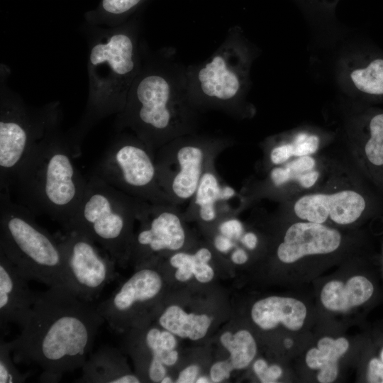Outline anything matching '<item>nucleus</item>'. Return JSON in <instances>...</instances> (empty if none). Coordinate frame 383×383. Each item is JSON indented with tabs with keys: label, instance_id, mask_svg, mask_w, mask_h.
Wrapping results in <instances>:
<instances>
[{
	"label": "nucleus",
	"instance_id": "obj_18",
	"mask_svg": "<svg viewBox=\"0 0 383 383\" xmlns=\"http://www.w3.org/2000/svg\"><path fill=\"white\" fill-rule=\"evenodd\" d=\"M347 88L372 102L383 103V55L366 52L350 59L343 71Z\"/></svg>",
	"mask_w": 383,
	"mask_h": 383
},
{
	"label": "nucleus",
	"instance_id": "obj_32",
	"mask_svg": "<svg viewBox=\"0 0 383 383\" xmlns=\"http://www.w3.org/2000/svg\"><path fill=\"white\" fill-rule=\"evenodd\" d=\"M233 370L234 369L228 360L219 361L211 366L210 377L213 382H221L229 378Z\"/></svg>",
	"mask_w": 383,
	"mask_h": 383
},
{
	"label": "nucleus",
	"instance_id": "obj_46",
	"mask_svg": "<svg viewBox=\"0 0 383 383\" xmlns=\"http://www.w3.org/2000/svg\"><path fill=\"white\" fill-rule=\"evenodd\" d=\"M284 345L287 348H290L292 345V340L290 339H286L284 341Z\"/></svg>",
	"mask_w": 383,
	"mask_h": 383
},
{
	"label": "nucleus",
	"instance_id": "obj_34",
	"mask_svg": "<svg viewBox=\"0 0 383 383\" xmlns=\"http://www.w3.org/2000/svg\"><path fill=\"white\" fill-rule=\"evenodd\" d=\"M367 379L369 382L383 383V362L377 358H372L368 365Z\"/></svg>",
	"mask_w": 383,
	"mask_h": 383
},
{
	"label": "nucleus",
	"instance_id": "obj_6",
	"mask_svg": "<svg viewBox=\"0 0 383 383\" xmlns=\"http://www.w3.org/2000/svg\"><path fill=\"white\" fill-rule=\"evenodd\" d=\"M0 250L28 280L67 287L57 238L38 224L28 208L13 202L5 189L0 192Z\"/></svg>",
	"mask_w": 383,
	"mask_h": 383
},
{
	"label": "nucleus",
	"instance_id": "obj_35",
	"mask_svg": "<svg viewBox=\"0 0 383 383\" xmlns=\"http://www.w3.org/2000/svg\"><path fill=\"white\" fill-rule=\"evenodd\" d=\"M270 179L274 186L279 187L291 180L289 170L284 167H275L270 172Z\"/></svg>",
	"mask_w": 383,
	"mask_h": 383
},
{
	"label": "nucleus",
	"instance_id": "obj_23",
	"mask_svg": "<svg viewBox=\"0 0 383 383\" xmlns=\"http://www.w3.org/2000/svg\"><path fill=\"white\" fill-rule=\"evenodd\" d=\"M317 345V348L307 352L306 362L311 369L320 370L317 375L319 382H333L338 373V360L348 350L349 343L345 338L334 340L324 337L319 340Z\"/></svg>",
	"mask_w": 383,
	"mask_h": 383
},
{
	"label": "nucleus",
	"instance_id": "obj_12",
	"mask_svg": "<svg viewBox=\"0 0 383 383\" xmlns=\"http://www.w3.org/2000/svg\"><path fill=\"white\" fill-rule=\"evenodd\" d=\"M184 213L171 203H150L137 200L136 221L131 256L139 262L166 251H178L187 240Z\"/></svg>",
	"mask_w": 383,
	"mask_h": 383
},
{
	"label": "nucleus",
	"instance_id": "obj_31",
	"mask_svg": "<svg viewBox=\"0 0 383 383\" xmlns=\"http://www.w3.org/2000/svg\"><path fill=\"white\" fill-rule=\"evenodd\" d=\"M293 156V148L290 142L278 145L272 148L270 160L273 165H281Z\"/></svg>",
	"mask_w": 383,
	"mask_h": 383
},
{
	"label": "nucleus",
	"instance_id": "obj_27",
	"mask_svg": "<svg viewBox=\"0 0 383 383\" xmlns=\"http://www.w3.org/2000/svg\"><path fill=\"white\" fill-rule=\"evenodd\" d=\"M12 352L9 344L4 340L0 341V383L24 382L28 374L21 372L15 366L12 359Z\"/></svg>",
	"mask_w": 383,
	"mask_h": 383
},
{
	"label": "nucleus",
	"instance_id": "obj_30",
	"mask_svg": "<svg viewBox=\"0 0 383 383\" xmlns=\"http://www.w3.org/2000/svg\"><path fill=\"white\" fill-rule=\"evenodd\" d=\"M315 165V160L309 155H306L291 161L285 167L290 171L291 180H296L299 175L313 170Z\"/></svg>",
	"mask_w": 383,
	"mask_h": 383
},
{
	"label": "nucleus",
	"instance_id": "obj_22",
	"mask_svg": "<svg viewBox=\"0 0 383 383\" xmlns=\"http://www.w3.org/2000/svg\"><path fill=\"white\" fill-rule=\"evenodd\" d=\"M361 129L364 157L377 182L383 183V107L367 110Z\"/></svg>",
	"mask_w": 383,
	"mask_h": 383
},
{
	"label": "nucleus",
	"instance_id": "obj_36",
	"mask_svg": "<svg viewBox=\"0 0 383 383\" xmlns=\"http://www.w3.org/2000/svg\"><path fill=\"white\" fill-rule=\"evenodd\" d=\"M282 368L277 365H273L270 367L267 366L257 377L262 382L272 383L276 382V380L282 375Z\"/></svg>",
	"mask_w": 383,
	"mask_h": 383
},
{
	"label": "nucleus",
	"instance_id": "obj_33",
	"mask_svg": "<svg viewBox=\"0 0 383 383\" xmlns=\"http://www.w3.org/2000/svg\"><path fill=\"white\" fill-rule=\"evenodd\" d=\"M218 230L223 235L231 240L239 238L243 233V226L237 219L230 218L223 221L218 225Z\"/></svg>",
	"mask_w": 383,
	"mask_h": 383
},
{
	"label": "nucleus",
	"instance_id": "obj_1",
	"mask_svg": "<svg viewBox=\"0 0 383 383\" xmlns=\"http://www.w3.org/2000/svg\"><path fill=\"white\" fill-rule=\"evenodd\" d=\"M105 321L96 306L65 286L38 293L20 335L9 342L17 363L35 364L40 382H58L64 373L82 368Z\"/></svg>",
	"mask_w": 383,
	"mask_h": 383
},
{
	"label": "nucleus",
	"instance_id": "obj_8",
	"mask_svg": "<svg viewBox=\"0 0 383 383\" xmlns=\"http://www.w3.org/2000/svg\"><path fill=\"white\" fill-rule=\"evenodd\" d=\"M10 69H0V188L9 190L34 145L61 123L59 101L41 106L28 105L8 85Z\"/></svg>",
	"mask_w": 383,
	"mask_h": 383
},
{
	"label": "nucleus",
	"instance_id": "obj_25",
	"mask_svg": "<svg viewBox=\"0 0 383 383\" xmlns=\"http://www.w3.org/2000/svg\"><path fill=\"white\" fill-rule=\"evenodd\" d=\"M149 0H101L99 5L84 15L89 25L102 27L120 26L135 14Z\"/></svg>",
	"mask_w": 383,
	"mask_h": 383
},
{
	"label": "nucleus",
	"instance_id": "obj_5",
	"mask_svg": "<svg viewBox=\"0 0 383 383\" xmlns=\"http://www.w3.org/2000/svg\"><path fill=\"white\" fill-rule=\"evenodd\" d=\"M257 54L242 29L231 27L206 60L185 67L187 95L193 107L199 112L212 110L231 117L247 116L246 97Z\"/></svg>",
	"mask_w": 383,
	"mask_h": 383
},
{
	"label": "nucleus",
	"instance_id": "obj_43",
	"mask_svg": "<svg viewBox=\"0 0 383 383\" xmlns=\"http://www.w3.org/2000/svg\"><path fill=\"white\" fill-rule=\"evenodd\" d=\"M267 366V363L265 360L259 359L255 362L253 365V370L255 373L259 376Z\"/></svg>",
	"mask_w": 383,
	"mask_h": 383
},
{
	"label": "nucleus",
	"instance_id": "obj_24",
	"mask_svg": "<svg viewBox=\"0 0 383 383\" xmlns=\"http://www.w3.org/2000/svg\"><path fill=\"white\" fill-rule=\"evenodd\" d=\"M160 326L181 338L192 340L205 336L211 323V318L206 314L187 313L176 305L167 307L159 316Z\"/></svg>",
	"mask_w": 383,
	"mask_h": 383
},
{
	"label": "nucleus",
	"instance_id": "obj_42",
	"mask_svg": "<svg viewBox=\"0 0 383 383\" xmlns=\"http://www.w3.org/2000/svg\"><path fill=\"white\" fill-rule=\"evenodd\" d=\"M241 242L250 250H253L256 248L257 243V238L253 233H247L241 238Z\"/></svg>",
	"mask_w": 383,
	"mask_h": 383
},
{
	"label": "nucleus",
	"instance_id": "obj_38",
	"mask_svg": "<svg viewBox=\"0 0 383 383\" xmlns=\"http://www.w3.org/2000/svg\"><path fill=\"white\" fill-rule=\"evenodd\" d=\"M213 245L218 251L226 253L234 246V243L231 238L220 234L214 238Z\"/></svg>",
	"mask_w": 383,
	"mask_h": 383
},
{
	"label": "nucleus",
	"instance_id": "obj_47",
	"mask_svg": "<svg viewBox=\"0 0 383 383\" xmlns=\"http://www.w3.org/2000/svg\"><path fill=\"white\" fill-rule=\"evenodd\" d=\"M380 356H381V360L383 362V349H382V350L381 352Z\"/></svg>",
	"mask_w": 383,
	"mask_h": 383
},
{
	"label": "nucleus",
	"instance_id": "obj_11",
	"mask_svg": "<svg viewBox=\"0 0 383 383\" xmlns=\"http://www.w3.org/2000/svg\"><path fill=\"white\" fill-rule=\"evenodd\" d=\"M57 236L64 260L67 284L77 296L92 302L115 277L116 262L102 254L96 242L84 233L63 228Z\"/></svg>",
	"mask_w": 383,
	"mask_h": 383
},
{
	"label": "nucleus",
	"instance_id": "obj_44",
	"mask_svg": "<svg viewBox=\"0 0 383 383\" xmlns=\"http://www.w3.org/2000/svg\"><path fill=\"white\" fill-rule=\"evenodd\" d=\"M195 382H196V383H207V382H209V380L206 377H200L199 378L196 379Z\"/></svg>",
	"mask_w": 383,
	"mask_h": 383
},
{
	"label": "nucleus",
	"instance_id": "obj_45",
	"mask_svg": "<svg viewBox=\"0 0 383 383\" xmlns=\"http://www.w3.org/2000/svg\"><path fill=\"white\" fill-rule=\"evenodd\" d=\"M172 382V379L167 376H165L162 380L161 381V383H171Z\"/></svg>",
	"mask_w": 383,
	"mask_h": 383
},
{
	"label": "nucleus",
	"instance_id": "obj_3",
	"mask_svg": "<svg viewBox=\"0 0 383 383\" xmlns=\"http://www.w3.org/2000/svg\"><path fill=\"white\" fill-rule=\"evenodd\" d=\"M88 98L84 112L66 135L74 157L87 133L102 119L119 113L140 71L145 43L138 15L116 27L87 23Z\"/></svg>",
	"mask_w": 383,
	"mask_h": 383
},
{
	"label": "nucleus",
	"instance_id": "obj_14",
	"mask_svg": "<svg viewBox=\"0 0 383 383\" xmlns=\"http://www.w3.org/2000/svg\"><path fill=\"white\" fill-rule=\"evenodd\" d=\"M367 207L365 197L354 190L333 194H313L299 198L294 206L295 214L306 221L323 223L328 219L340 225L357 221Z\"/></svg>",
	"mask_w": 383,
	"mask_h": 383
},
{
	"label": "nucleus",
	"instance_id": "obj_7",
	"mask_svg": "<svg viewBox=\"0 0 383 383\" xmlns=\"http://www.w3.org/2000/svg\"><path fill=\"white\" fill-rule=\"evenodd\" d=\"M137 200L92 174L70 222L63 228L84 233L122 265L131 255Z\"/></svg>",
	"mask_w": 383,
	"mask_h": 383
},
{
	"label": "nucleus",
	"instance_id": "obj_4",
	"mask_svg": "<svg viewBox=\"0 0 383 383\" xmlns=\"http://www.w3.org/2000/svg\"><path fill=\"white\" fill-rule=\"evenodd\" d=\"M74 157L59 124L34 145L13 182L23 205L48 215L62 228L70 222L87 184Z\"/></svg>",
	"mask_w": 383,
	"mask_h": 383
},
{
	"label": "nucleus",
	"instance_id": "obj_28",
	"mask_svg": "<svg viewBox=\"0 0 383 383\" xmlns=\"http://www.w3.org/2000/svg\"><path fill=\"white\" fill-rule=\"evenodd\" d=\"M290 143L293 155L302 157L314 153L318 148L320 139L316 134L301 131L292 137Z\"/></svg>",
	"mask_w": 383,
	"mask_h": 383
},
{
	"label": "nucleus",
	"instance_id": "obj_9",
	"mask_svg": "<svg viewBox=\"0 0 383 383\" xmlns=\"http://www.w3.org/2000/svg\"><path fill=\"white\" fill-rule=\"evenodd\" d=\"M231 145L230 138L196 132L156 150L158 182L170 202L178 206L187 204L206 169Z\"/></svg>",
	"mask_w": 383,
	"mask_h": 383
},
{
	"label": "nucleus",
	"instance_id": "obj_41",
	"mask_svg": "<svg viewBox=\"0 0 383 383\" xmlns=\"http://www.w3.org/2000/svg\"><path fill=\"white\" fill-rule=\"evenodd\" d=\"M231 258L235 264L242 265L247 262L248 256L244 250L238 248L233 252Z\"/></svg>",
	"mask_w": 383,
	"mask_h": 383
},
{
	"label": "nucleus",
	"instance_id": "obj_26",
	"mask_svg": "<svg viewBox=\"0 0 383 383\" xmlns=\"http://www.w3.org/2000/svg\"><path fill=\"white\" fill-rule=\"evenodd\" d=\"M220 340L231 354L227 360L234 370L246 367L256 355V343L251 333L246 330L238 331L234 334L225 332Z\"/></svg>",
	"mask_w": 383,
	"mask_h": 383
},
{
	"label": "nucleus",
	"instance_id": "obj_37",
	"mask_svg": "<svg viewBox=\"0 0 383 383\" xmlns=\"http://www.w3.org/2000/svg\"><path fill=\"white\" fill-rule=\"evenodd\" d=\"M199 368L196 365H192L180 372L176 381L177 383H192L196 382Z\"/></svg>",
	"mask_w": 383,
	"mask_h": 383
},
{
	"label": "nucleus",
	"instance_id": "obj_10",
	"mask_svg": "<svg viewBox=\"0 0 383 383\" xmlns=\"http://www.w3.org/2000/svg\"><path fill=\"white\" fill-rule=\"evenodd\" d=\"M94 174L135 199L170 203L158 182L155 151L131 132L118 133Z\"/></svg>",
	"mask_w": 383,
	"mask_h": 383
},
{
	"label": "nucleus",
	"instance_id": "obj_29",
	"mask_svg": "<svg viewBox=\"0 0 383 383\" xmlns=\"http://www.w3.org/2000/svg\"><path fill=\"white\" fill-rule=\"evenodd\" d=\"M192 271L193 275L199 282H209L214 276L213 268L209 265V262L200 260L195 252L192 253Z\"/></svg>",
	"mask_w": 383,
	"mask_h": 383
},
{
	"label": "nucleus",
	"instance_id": "obj_2",
	"mask_svg": "<svg viewBox=\"0 0 383 383\" xmlns=\"http://www.w3.org/2000/svg\"><path fill=\"white\" fill-rule=\"evenodd\" d=\"M185 67L167 49L151 52L144 45L142 67L116 117V131L130 130L154 151L196 133L199 112L188 98Z\"/></svg>",
	"mask_w": 383,
	"mask_h": 383
},
{
	"label": "nucleus",
	"instance_id": "obj_20",
	"mask_svg": "<svg viewBox=\"0 0 383 383\" xmlns=\"http://www.w3.org/2000/svg\"><path fill=\"white\" fill-rule=\"evenodd\" d=\"M81 383H139L140 379L131 373L120 352L104 345L91 354L82 367Z\"/></svg>",
	"mask_w": 383,
	"mask_h": 383
},
{
	"label": "nucleus",
	"instance_id": "obj_39",
	"mask_svg": "<svg viewBox=\"0 0 383 383\" xmlns=\"http://www.w3.org/2000/svg\"><path fill=\"white\" fill-rule=\"evenodd\" d=\"M318 177V172L316 170H311L299 175L297 177L296 181L301 187L304 188H309L316 182Z\"/></svg>",
	"mask_w": 383,
	"mask_h": 383
},
{
	"label": "nucleus",
	"instance_id": "obj_21",
	"mask_svg": "<svg viewBox=\"0 0 383 383\" xmlns=\"http://www.w3.org/2000/svg\"><path fill=\"white\" fill-rule=\"evenodd\" d=\"M373 292V285L366 277L355 276L345 284L340 281L328 282L321 290V300L331 311H345L364 304Z\"/></svg>",
	"mask_w": 383,
	"mask_h": 383
},
{
	"label": "nucleus",
	"instance_id": "obj_40",
	"mask_svg": "<svg viewBox=\"0 0 383 383\" xmlns=\"http://www.w3.org/2000/svg\"><path fill=\"white\" fill-rule=\"evenodd\" d=\"M161 345L165 350H172L176 346V340L173 333L168 331H161L160 335Z\"/></svg>",
	"mask_w": 383,
	"mask_h": 383
},
{
	"label": "nucleus",
	"instance_id": "obj_13",
	"mask_svg": "<svg viewBox=\"0 0 383 383\" xmlns=\"http://www.w3.org/2000/svg\"><path fill=\"white\" fill-rule=\"evenodd\" d=\"M162 286V278L157 270L140 268L115 293L101 302L97 311L111 328L123 331L140 318L143 306L158 297Z\"/></svg>",
	"mask_w": 383,
	"mask_h": 383
},
{
	"label": "nucleus",
	"instance_id": "obj_15",
	"mask_svg": "<svg viewBox=\"0 0 383 383\" xmlns=\"http://www.w3.org/2000/svg\"><path fill=\"white\" fill-rule=\"evenodd\" d=\"M28 281L0 250V326L3 332L8 323L22 328L28 321L38 296L29 288Z\"/></svg>",
	"mask_w": 383,
	"mask_h": 383
},
{
	"label": "nucleus",
	"instance_id": "obj_19",
	"mask_svg": "<svg viewBox=\"0 0 383 383\" xmlns=\"http://www.w3.org/2000/svg\"><path fill=\"white\" fill-rule=\"evenodd\" d=\"M251 316L264 330L272 329L281 323L291 331H298L304 325L306 308L296 299L272 296L255 302L252 307Z\"/></svg>",
	"mask_w": 383,
	"mask_h": 383
},
{
	"label": "nucleus",
	"instance_id": "obj_16",
	"mask_svg": "<svg viewBox=\"0 0 383 383\" xmlns=\"http://www.w3.org/2000/svg\"><path fill=\"white\" fill-rule=\"evenodd\" d=\"M340 233L323 223L299 222L287 230L277 256L284 263H292L306 255L328 254L340 245Z\"/></svg>",
	"mask_w": 383,
	"mask_h": 383
},
{
	"label": "nucleus",
	"instance_id": "obj_17",
	"mask_svg": "<svg viewBox=\"0 0 383 383\" xmlns=\"http://www.w3.org/2000/svg\"><path fill=\"white\" fill-rule=\"evenodd\" d=\"M235 196L236 192L222 182L213 162L204 173L184 215L185 218H196L204 223L214 222L219 218L220 213L225 215L233 210L230 201Z\"/></svg>",
	"mask_w": 383,
	"mask_h": 383
}]
</instances>
